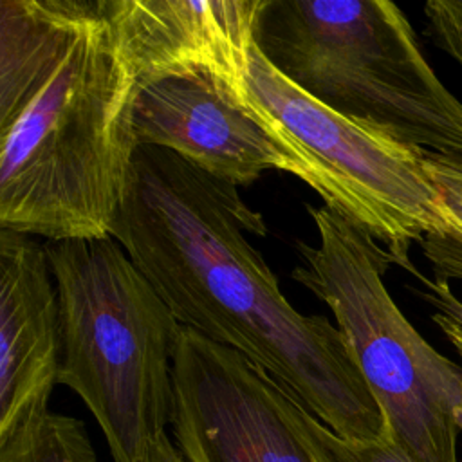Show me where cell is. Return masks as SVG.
<instances>
[{"label": "cell", "mask_w": 462, "mask_h": 462, "mask_svg": "<svg viewBox=\"0 0 462 462\" xmlns=\"http://www.w3.org/2000/svg\"><path fill=\"white\" fill-rule=\"evenodd\" d=\"M171 375L186 462H336L321 420L240 352L180 327Z\"/></svg>", "instance_id": "7"}, {"label": "cell", "mask_w": 462, "mask_h": 462, "mask_svg": "<svg viewBox=\"0 0 462 462\" xmlns=\"http://www.w3.org/2000/svg\"><path fill=\"white\" fill-rule=\"evenodd\" d=\"M455 422H457V426H458V430H462V404L457 408V411H455Z\"/></svg>", "instance_id": "17"}, {"label": "cell", "mask_w": 462, "mask_h": 462, "mask_svg": "<svg viewBox=\"0 0 462 462\" xmlns=\"http://www.w3.org/2000/svg\"><path fill=\"white\" fill-rule=\"evenodd\" d=\"M265 231L235 184L173 152L139 146L110 236L182 327L251 359L341 439L388 440L339 328L298 312L245 236Z\"/></svg>", "instance_id": "1"}, {"label": "cell", "mask_w": 462, "mask_h": 462, "mask_svg": "<svg viewBox=\"0 0 462 462\" xmlns=\"http://www.w3.org/2000/svg\"><path fill=\"white\" fill-rule=\"evenodd\" d=\"M0 462H97L85 424L45 411L0 442Z\"/></svg>", "instance_id": "11"}, {"label": "cell", "mask_w": 462, "mask_h": 462, "mask_svg": "<svg viewBox=\"0 0 462 462\" xmlns=\"http://www.w3.org/2000/svg\"><path fill=\"white\" fill-rule=\"evenodd\" d=\"M245 105L325 206L384 244L399 265L413 269L410 245L444 226L426 150L327 108L280 74L258 45L251 52Z\"/></svg>", "instance_id": "6"}, {"label": "cell", "mask_w": 462, "mask_h": 462, "mask_svg": "<svg viewBox=\"0 0 462 462\" xmlns=\"http://www.w3.org/2000/svg\"><path fill=\"white\" fill-rule=\"evenodd\" d=\"M426 166L442 199L444 226L424 236L420 251L435 280L462 282V164L426 152Z\"/></svg>", "instance_id": "12"}, {"label": "cell", "mask_w": 462, "mask_h": 462, "mask_svg": "<svg viewBox=\"0 0 462 462\" xmlns=\"http://www.w3.org/2000/svg\"><path fill=\"white\" fill-rule=\"evenodd\" d=\"M60 354V303L45 245L0 229V442L49 410Z\"/></svg>", "instance_id": "10"}, {"label": "cell", "mask_w": 462, "mask_h": 462, "mask_svg": "<svg viewBox=\"0 0 462 462\" xmlns=\"http://www.w3.org/2000/svg\"><path fill=\"white\" fill-rule=\"evenodd\" d=\"M319 433L323 442L330 449L332 457L336 458V462H413L401 449H397L390 440H379V442L345 440L323 422L319 424Z\"/></svg>", "instance_id": "13"}, {"label": "cell", "mask_w": 462, "mask_h": 462, "mask_svg": "<svg viewBox=\"0 0 462 462\" xmlns=\"http://www.w3.org/2000/svg\"><path fill=\"white\" fill-rule=\"evenodd\" d=\"M134 139L177 153L235 186H251L267 170L298 177V164L224 85L206 78H166L143 85L134 103Z\"/></svg>", "instance_id": "9"}, {"label": "cell", "mask_w": 462, "mask_h": 462, "mask_svg": "<svg viewBox=\"0 0 462 462\" xmlns=\"http://www.w3.org/2000/svg\"><path fill=\"white\" fill-rule=\"evenodd\" d=\"M265 0H101L139 88L206 78L245 105L247 70Z\"/></svg>", "instance_id": "8"}, {"label": "cell", "mask_w": 462, "mask_h": 462, "mask_svg": "<svg viewBox=\"0 0 462 462\" xmlns=\"http://www.w3.org/2000/svg\"><path fill=\"white\" fill-rule=\"evenodd\" d=\"M307 211L318 244H300L303 262L292 278L330 309L384 417L388 440L413 462H457L462 368L439 354L392 300L384 273L393 256L336 209Z\"/></svg>", "instance_id": "5"}, {"label": "cell", "mask_w": 462, "mask_h": 462, "mask_svg": "<svg viewBox=\"0 0 462 462\" xmlns=\"http://www.w3.org/2000/svg\"><path fill=\"white\" fill-rule=\"evenodd\" d=\"M437 45L462 61V4L430 2L426 5Z\"/></svg>", "instance_id": "15"}, {"label": "cell", "mask_w": 462, "mask_h": 462, "mask_svg": "<svg viewBox=\"0 0 462 462\" xmlns=\"http://www.w3.org/2000/svg\"><path fill=\"white\" fill-rule=\"evenodd\" d=\"M137 92L101 0H2L0 229L108 236L137 152Z\"/></svg>", "instance_id": "2"}, {"label": "cell", "mask_w": 462, "mask_h": 462, "mask_svg": "<svg viewBox=\"0 0 462 462\" xmlns=\"http://www.w3.org/2000/svg\"><path fill=\"white\" fill-rule=\"evenodd\" d=\"M254 42L327 108L462 164V101L388 0H265Z\"/></svg>", "instance_id": "4"}, {"label": "cell", "mask_w": 462, "mask_h": 462, "mask_svg": "<svg viewBox=\"0 0 462 462\" xmlns=\"http://www.w3.org/2000/svg\"><path fill=\"white\" fill-rule=\"evenodd\" d=\"M43 245L60 303L58 384L87 404L114 462H143L173 419L182 325L110 235Z\"/></svg>", "instance_id": "3"}, {"label": "cell", "mask_w": 462, "mask_h": 462, "mask_svg": "<svg viewBox=\"0 0 462 462\" xmlns=\"http://www.w3.org/2000/svg\"><path fill=\"white\" fill-rule=\"evenodd\" d=\"M420 280L426 291H420L419 294L435 309L431 319L449 341L462 343V301L453 294L449 282L426 280L422 276Z\"/></svg>", "instance_id": "14"}, {"label": "cell", "mask_w": 462, "mask_h": 462, "mask_svg": "<svg viewBox=\"0 0 462 462\" xmlns=\"http://www.w3.org/2000/svg\"><path fill=\"white\" fill-rule=\"evenodd\" d=\"M143 462H186V458L164 433L148 448Z\"/></svg>", "instance_id": "16"}]
</instances>
